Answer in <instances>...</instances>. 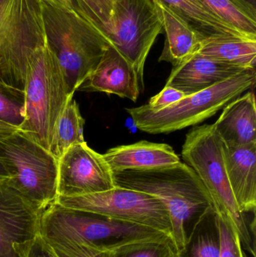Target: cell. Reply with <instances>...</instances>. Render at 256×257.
<instances>
[{
    "label": "cell",
    "mask_w": 256,
    "mask_h": 257,
    "mask_svg": "<svg viewBox=\"0 0 256 257\" xmlns=\"http://www.w3.org/2000/svg\"><path fill=\"white\" fill-rule=\"evenodd\" d=\"M18 131V128L0 121V138L3 137V136H9V135L16 133ZM0 176L7 178V174H6V171L4 170L1 164H0Z\"/></svg>",
    "instance_id": "cell-30"
},
{
    "label": "cell",
    "mask_w": 256,
    "mask_h": 257,
    "mask_svg": "<svg viewBox=\"0 0 256 257\" xmlns=\"http://www.w3.org/2000/svg\"><path fill=\"white\" fill-rule=\"evenodd\" d=\"M114 187L113 172L103 154L90 148L87 142L72 145L59 159L58 196H84Z\"/></svg>",
    "instance_id": "cell-11"
},
{
    "label": "cell",
    "mask_w": 256,
    "mask_h": 257,
    "mask_svg": "<svg viewBox=\"0 0 256 257\" xmlns=\"http://www.w3.org/2000/svg\"><path fill=\"white\" fill-rule=\"evenodd\" d=\"M84 123L85 120L81 116L78 103L71 99L59 119L50 149V153L57 160L72 145L85 142Z\"/></svg>",
    "instance_id": "cell-23"
},
{
    "label": "cell",
    "mask_w": 256,
    "mask_h": 257,
    "mask_svg": "<svg viewBox=\"0 0 256 257\" xmlns=\"http://www.w3.org/2000/svg\"><path fill=\"white\" fill-rule=\"evenodd\" d=\"M40 233L46 240L76 241L103 251L135 241L170 237L152 228L66 208L55 202L42 214Z\"/></svg>",
    "instance_id": "cell-6"
},
{
    "label": "cell",
    "mask_w": 256,
    "mask_h": 257,
    "mask_svg": "<svg viewBox=\"0 0 256 257\" xmlns=\"http://www.w3.org/2000/svg\"><path fill=\"white\" fill-rule=\"evenodd\" d=\"M113 177L116 187L152 195L165 204L171 220V239L177 253L184 247L203 214L213 206L198 175L182 162L113 172Z\"/></svg>",
    "instance_id": "cell-1"
},
{
    "label": "cell",
    "mask_w": 256,
    "mask_h": 257,
    "mask_svg": "<svg viewBox=\"0 0 256 257\" xmlns=\"http://www.w3.org/2000/svg\"><path fill=\"white\" fill-rule=\"evenodd\" d=\"M46 241L59 257H109V251L98 250L83 243L72 241Z\"/></svg>",
    "instance_id": "cell-26"
},
{
    "label": "cell",
    "mask_w": 256,
    "mask_h": 257,
    "mask_svg": "<svg viewBox=\"0 0 256 257\" xmlns=\"http://www.w3.org/2000/svg\"><path fill=\"white\" fill-rule=\"evenodd\" d=\"M103 157L113 172L169 166L181 162L169 145L147 141L111 148Z\"/></svg>",
    "instance_id": "cell-17"
},
{
    "label": "cell",
    "mask_w": 256,
    "mask_h": 257,
    "mask_svg": "<svg viewBox=\"0 0 256 257\" xmlns=\"http://www.w3.org/2000/svg\"><path fill=\"white\" fill-rule=\"evenodd\" d=\"M44 211L0 176V257H18L14 244L30 241L40 232Z\"/></svg>",
    "instance_id": "cell-12"
},
{
    "label": "cell",
    "mask_w": 256,
    "mask_h": 257,
    "mask_svg": "<svg viewBox=\"0 0 256 257\" xmlns=\"http://www.w3.org/2000/svg\"><path fill=\"white\" fill-rule=\"evenodd\" d=\"M48 1L54 3V5H57V6L66 8V9H74L73 0H48Z\"/></svg>",
    "instance_id": "cell-32"
},
{
    "label": "cell",
    "mask_w": 256,
    "mask_h": 257,
    "mask_svg": "<svg viewBox=\"0 0 256 257\" xmlns=\"http://www.w3.org/2000/svg\"><path fill=\"white\" fill-rule=\"evenodd\" d=\"M195 52L178 66H174L167 80L169 86L186 96L198 93L246 70Z\"/></svg>",
    "instance_id": "cell-14"
},
{
    "label": "cell",
    "mask_w": 256,
    "mask_h": 257,
    "mask_svg": "<svg viewBox=\"0 0 256 257\" xmlns=\"http://www.w3.org/2000/svg\"><path fill=\"white\" fill-rule=\"evenodd\" d=\"M245 1L256 8V0H245Z\"/></svg>",
    "instance_id": "cell-33"
},
{
    "label": "cell",
    "mask_w": 256,
    "mask_h": 257,
    "mask_svg": "<svg viewBox=\"0 0 256 257\" xmlns=\"http://www.w3.org/2000/svg\"><path fill=\"white\" fill-rule=\"evenodd\" d=\"M25 118L24 92L0 81V121L19 130Z\"/></svg>",
    "instance_id": "cell-25"
},
{
    "label": "cell",
    "mask_w": 256,
    "mask_h": 257,
    "mask_svg": "<svg viewBox=\"0 0 256 257\" xmlns=\"http://www.w3.org/2000/svg\"><path fill=\"white\" fill-rule=\"evenodd\" d=\"M48 45L57 57L71 95L94 72L110 44L78 12L42 0Z\"/></svg>",
    "instance_id": "cell-4"
},
{
    "label": "cell",
    "mask_w": 256,
    "mask_h": 257,
    "mask_svg": "<svg viewBox=\"0 0 256 257\" xmlns=\"http://www.w3.org/2000/svg\"><path fill=\"white\" fill-rule=\"evenodd\" d=\"M152 1L165 32V45L159 61L171 63L173 67L178 66L198 51L202 39L159 0Z\"/></svg>",
    "instance_id": "cell-18"
},
{
    "label": "cell",
    "mask_w": 256,
    "mask_h": 257,
    "mask_svg": "<svg viewBox=\"0 0 256 257\" xmlns=\"http://www.w3.org/2000/svg\"><path fill=\"white\" fill-rule=\"evenodd\" d=\"M55 203L147 226L171 237V220L165 204L159 198L142 192L116 187L84 196H58Z\"/></svg>",
    "instance_id": "cell-10"
},
{
    "label": "cell",
    "mask_w": 256,
    "mask_h": 257,
    "mask_svg": "<svg viewBox=\"0 0 256 257\" xmlns=\"http://www.w3.org/2000/svg\"><path fill=\"white\" fill-rule=\"evenodd\" d=\"M159 1L193 29L201 36L202 42L209 39L226 37L251 39L222 21L200 0Z\"/></svg>",
    "instance_id": "cell-19"
},
{
    "label": "cell",
    "mask_w": 256,
    "mask_h": 257,
    "mask_svg": "<svg viewBox=\"0 0 256 257\" xmlns=\"http://www.w3.org/2000/svg\"><path fill=\"white\" fill-rule=\"evenodd\" d=\"M12 0H0V24L4 19Z\"/></svg>",
    "instance_id": "cell-31"
},
{
    "label": "cell",
    "mask_w": 256,
    "mask_h": 257,
    "mask_svg": "<svg viewBox=\"0 0 256 257\" xmlns=\"http://www.w3.org/2000/svg\"><path fill=\"white\" fill-rule=\"evenodd\" d=\"M197 52L222 63L255 69V40L238 37L209 39L200 43Z\"/></svg>",
    "instance_id": "cell-20"
},
{
    "label": "cell",
    "mask_w": 256,
    "mask_h": 257,
    "mask_svg": "<svg viewBox=\"0 0 256 257\" xmlns=\"http://www.w3.org/2000/svg\"><path fill=\"white\" fill-rule=\"evenodd\" d=\"M219 223L221 233V250L219 257H245L240 238L232 226L219 217Z\"/></svg>",
    "instance_id": "cell-27"
},
{
    "label": "cell",
    "mask_w": 256,
    "mask_h": 257,
    "mask_svg": "<svg viewBox=\"0 0 256 257\" xmlns=\"http://www.w3.org/2000/svg\"><path fill=\"white\" fill-rule=\"evenodd\" d=\"M177 255L171 237L135 241L109 251V257H177Z\"/></svg>",
    "instance_id": "cell-24"
},
{
    "label": "cell",
    "mask_w": 256,
    "mask_h": 257,
    "mask_svg": "<svg viewBox=\"0 0 256 257\" xmlns=\"http://www.w3.org/2000/svg\"><path fill=\"white\" fill-rule=\"evenodd\" d=\"M47 42L42 0H12L0 24V81L24 92L29 59Z\"/></svg>",
    "instance_id": "cell-9"
},
{
    "label": "cell",
    "mask_w": 256,
    "mask_h": 257,
    "mask_svg": "<svg viewBox=\"0 0 256 257\" xmlns=\"http://www.w3.org/2000/svg\"><path fill=\"white\" fill-rule=\"evenodd\" d=\"M24 97L25 118L18 131L50 152L59 119L74 96L48 42L29 59Z\"/></svg>",
    "instance_id": "cell-5"
},
{
    "label": "cell",
    "mask_w": 256,
    "mask_h": 257,
    "mask_svg": "<svg viewBox=\"0 0 256 257\" xmlns=\"http://www.w3.org/2000/svg\"><path fill=\"white\" fill-rule=\"evenodd\" d=\"M228 25L256 40V8L245 0H200Z\"/></svg>",
    "instance_id": "cell-22"
},
{
    "label": "cell",
    "mask_w": 256,
    "mask_h": 257,
    "mask_svg": "<svg viewBox=\"0 0 256 257\" xmlns=\"http://www.w3.org/2000/svg\"><path fill=\"white\" fill-rule=\"evenodd\" d=\"M13 247L18 257H59L40 232L30 241L15 243Z\"/></svg>",
    "instance_id": "cell-28"
},
{
    "label": "cell",
    "mask_w": 256,
    "mask_h": 257,
    "mask_svg": "<svg viewBox=\"0 0 256 257\" xmlns=\"http://www.w3.org/2000/svg\"><path fill=\"white\" fill-rule=\"evenodd\" d=\"M74 7L136 71L144 90V65L163 32L152 0H73Z\"/></svg>",
    "instance_id": "cell-2"
},
{
    "label": "cell",
    "mask_w": 256,
    "mask_h": 257,
    "mask_svg": "<svg viewBox=\"0 0 256 257\" xmlns=\"http://www.w3.org/2000/svg\"><path fill=\"white\" fill-rule=\"evenodd\" d=\"M220 250L219 217L211 206L198 220L177 257H219Z\"/></svg>",
    "instance_id": "cell-21"
},
{
    "label": "cell",
    "mask_w": 256,
    "mask_h": 257,
    "mask_svg": "<svg viewBox=\"0 0 256 257\" xmlns=\"http://www.w3.org/2000/svg\"><path fill=\"white\" fill-rule=\"evenodd\" d=\"M224 143L234 146L256 144V104L253 91L239 96L222 108L213 124Z\"/></svg>",
    "instance_id": "cell-16"
},
{
    "label": "cell",
    "mask_w": 256,
    "mask_h": 257,
    "mask_svg": "<svg viewBox=\"0 0 256 257\" xmlns=\"http://www.w3.org/2000/svg\"><path fill=\"white\" fill-rule=\"evenodd\" d=\"M255 69H247L222 82L160 110L146 105L126 108L135 126L144 133L162 134L195 126L210 118L242 93L255 87Z\"/></svg>",
    "instance_id": "cell-7"
},
{
    "label": "cell",
    "mask_w": 256,
    "mask_h": 257,
    "mask_svg": "<svg viewBox=\"0 0 256 257\" xmlns=\"http://www.w3.org/2000/svg\"><path fill=\"white\" fill-rule=\"evenodd\" d=\"M0 164L8 184L38 208L57 200L58 160L19 131L0 138Z\"/></svg>",
    "instance_id": "cell-8"
},
{
    "label": "cell",
    "mask_w": 256,
    "mask_h": 257,
    "mask_svg": "<svg viewBox=\"0 0 256 257\" xmlns=\"http://www.w3.org/2000/svg\"><path fill=\"white\" fill-rule=\"evenodd\" d=\"M185 96H186V95L183 92L169 86H165L162 91L159 92L156 96L150 98L149 103L147 104V105L153 110L163 109L178 102Z\"/></svg>",
    "instance_id": "cell-29"
},
{
    "label": "cell",
    "mask_w": 256,
    "mask_h": 257,
    "mask_svg": "<svg viewBox=\"0 0 256 257\" xmlns=\"http://www.w3.org/2000/svg\"><path fill=\"white\" fill-rule=\"evenodd\" d=\"M222 143L225 169L237 206L244 214L255 213L256 144L234 146Z\"/></svg>",
    "instance_id": "cell-15"
},
{
    "label": "cell",
    "mask_w": 256,
    "mask_h": 257,
    "mask_svg": "<svg viewBox=\"0 0 256 257\" xmlns=\"http://www.w3.org/2000/svg\"><path fill=\"white\" fill-rule=\"evenodd\" d=\"M205 187L219 218L237 232L242 247L255 256V219L249 222L237 206L224 162L222 143L213 124L194 126L186 134L181 151Z\"/></svg>",
    "instance_id": "cell-3"
},
{
    "label": "cell",
    "mask_w": 256,
    "mask_h": 257,
    "mask_svg": "<svg viewBox=\"0 0 256 257\" xmlns=\"http://www.w3.org/2000/svg\"><path fill=\"white\" fill-rule=\"evenodd\" d=\"M78 90L117 95L135 102L141 88L133 66L110 45L94 72Z\"/></svg>",
    "instance_id": "cell-13"
}]
</instances>
